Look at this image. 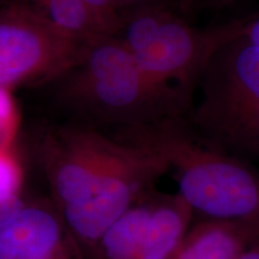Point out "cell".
I'll return each instance as SVG.
<instances>
[{
  "instance_id": "1",
  "label": "cell",
  "mask_w": 259,
  "mask_h": 259,
  "mask_svg": "<svg viewBox=\"0 0 259 259\" xmlns=\"http://www.w3.org/2000/svg\"><path fill=\"white\" fill-rule=\"evenodd\" d=\"M53 83L60 106L83 124L113 131L181 116L191 103L184 94L148 76L116 36L87 45Z\"/></svg>"
},
{
  "instance_id": "2",
  "label": "cell",
  "mask_w": 259,
  "mask_h": 259,
  "mask_svg": "<svg viewBox=\"0 0 259 259\" xmlns=\"http://www.w3.org/2000/svg\"><path fill=\"white\" fill-rule=\"evenodd\" d=\"M111 136L166 162L177 193L202 219L259 221L258 171L200 141L181 116L115 130Z\"/></svg>"
},
{
  "instance_id": "3",
  "label": "cell",
  "mask_w": 259,
  "mask_h": 259,
  "mask_svg": "<svg viewBox=\"0 0 259 259\" xmlns=\"http://www.w3.org/2000/svg\"><path fill=\"white\" fill-rule=\"evenodd\" d=\"M242 30L244 23L196 28L166 10L142 5L122 14L115 36L148 76L190 99L213 56Z\"/></svg>"
},
{
  "instance_id": "4",
  "label": "cell",
  "mask_w": 259,
  "mask_h": 259,
  "mask_svg": "<svg viewBox=\"0 0 259 259\" xmlns=\"http://www.w3.org/2000/svg\"><path fill=\"white\" fill-rule=\"evenodd\" d=\"M197 87L193 131L213 147L259 156V47L241 32L213 56Z\"/></svg>"
},
{
  "instance_id": "5",
  "label": "cell",
  "mask_w": 259,
  "mask_h": 259,
  "mask_svg": "<svg viewBox=\"0 0 259 259\" xmlns=\"http://www.w3.org/2000/svg\"><path fill=\"white\" fill-rule=\"evenodd\" d=\"M37 153L53 205L61 213L88 202L135 163L142 150L93 126L74 124L45 128Z\"/></svg>"
},
{
  "instance_id": "6",
  "label": "cell",
  "mask_w": 259,
  "mask_h": 259,
  "mask_svg": "<svg viewBox=\"0 0 259 259\" xmlns=\"http://www.w3.org/2000/svg\"><path fill=\"white\" fill-rule=\"evenodd\" d=\"M85 46L58 30L28 3L0 9V88L54 82Z\"/></svg>"
},
{
  "instance_id": "7",
  "label": "cell",
  "mask_w": 259,
  "mask_h": 259,
  "mask_svg": "<svg viewBox=\"0 0 259 259\" xmlns=\"http://www.w3.org/2000/svg\"><path fill=\"white\" fill-rule=\"evenodd\" d=\"M0 259H87L53 204L27 202L0 226Z\"/></svg>"
},
{
  "instance_id": "8",
  "label": "cell",
  "mask_w": 259,
  "mask_h": 259,
  "mask_svg": "<svg viewBox=\"0 0 259 259\" xmlns=\"http://www.w3.org/2000/svg\"><path fill=\"white\" fill-rule=\"evenodd\" d=\"M259 239V221L202 219L191 226L173 259H238Z\"/></svg>"
},
{
  "instance_id": "9",
  "label": "cell",
  "mask_w": 259,
  "mask_h": 259,
  "mask_svg": "<svg viewBox=\"0 0 259 259\" xmlns=\"http://www.w3.org/2000/svg\"><path fill=\"white\" fill-rule=\"evenodd\" d=\"M192 209L178 193H154L137 259H173L192 226Z\"/></svg>"
},
{
  "instance_id": "10",
  "label": "cell",
  "mask_w": 259,
  "mask_h": 259,
  "mask_svg": "<svg viewBox=\"0 0 259 259\" xmlns=\"http://www.w3.org/2000/svg\"><path fill=\"white\" fill-rule=\"evenodd\" d=\"M155 190L149 191L103 233L90 259H137L147 229Z\"/></svg>"
},
{
  "instance_id": "11",
  "label": "cell",
  "mask_w": 259,
  "mask_h": 259,
  "mask_svg": "<svg viewBox=\"0 0 259 259\" xmlns=\"http://www.w3.org/2000/svg\"><path fill=\"white\" fill-rule=\"evenodd\" d=\"M19 114L10 89L0 88V153L14 150Z\"/></svg>"
},
{
  "instance_id": "12",
  "label": "cell",
  "mask_w": 259,
  "mask_h": 259,
  "mask_svg": "<svg viewBox=\"0 0 259 259\" xmlns=\"http://www.w3.org/2000/svg\"><path fill=\"white\" fill-rule=\"evenodd\" d=\"M23 173L14 150L0 153V199L21 196Z\"/></svg>"
},
{
  "instance_id": "13",
  "label": "cell",
  "mask_w": 259,
  "mask_h": 259,
  "mask_svg": "<svg viewBox=\"0 0 259 259\" xmlns=\"http://www.w3.org/2000/svg\"><path fill=\"white\" fill-rule=\"evenodd\" d=\"M85 2L89 3L90 5L94 6L96 10H99L101 14L105 15L107 18H109L112 22H114L115 24H118L120 27L122 14L124 12L119 8L118 3L115 0H85Z\"/></svg>"
},
{
  "instance_id": "14",
  "label": "cell",
  "mask_w": 259,
  "mask_h": 259,
  "mask_svg": "<svg viewBox=\"0 0 259 259\" xmlns=\"http://www.w3.org/2000/svg\"><path fill=\"white\" fill-rule=\"evenodd\" d=\"M25 203H27V200L22 198V197L10 199H0V226L4 225Z\"/></svg>"
},
{
  "instance_id": "15",
  "label": "cell",
  "mask_w": 259,
  "mask_h": 259,
  "mask_svg": "<svg viewBox=\"0 0 259 259\" xmlns=\"http://www.w3.org/2000/svg\"><path fill=\"white\" fill-rule=\"evenodd\" d=\"M242 35L247 38L248 41L259 47V17L250 23L244 24V30Z\"/></svg>"
},
{
  "instance_id": "16",
  "label": "cell",
  "mask_w": 259,
  "mask_h": 259,
  "mask_svg": "<svg viewBox=\"0 0 259 259\" xmlns=\"http://www.w3.org/2000/svg\"><path fill=\"white\" fill-rule=\"evenodd\" d=\"M238 259H259V239L248 246Z\"/></svg>"
},
{
  "instance_id": "17",
  "label": "cell",
  "mask_w": 259,
  "mask_h": 259,
  "mask_svg": "<svg viewBox=\"0 0 259 259\" xmlns=\"http://www.w3.org/2000/svg\"><path fill=\"white\" fill-rule=\"evenodd\" d=\"M118 3L119 8L121 9V11L124 12V9H134L138 8V6L144 5V3H147L148 0H115Z\"/></svg>"
}]
</instances>
